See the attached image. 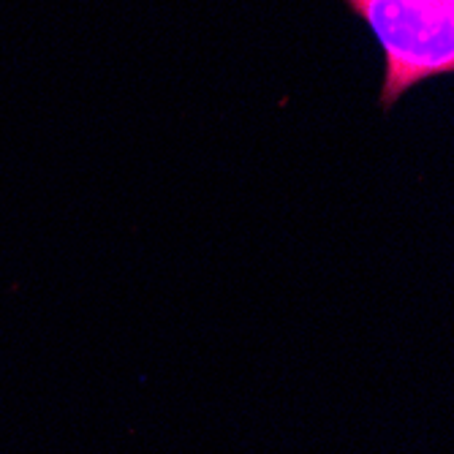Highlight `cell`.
<instances>
[{
    "label": "cell",
    "mask_w": 454,
    "mask_h": 454,
    "mask_svg": "<svg viewBox=\"0 0 454 454\" xmlns=\"http://www.w3.org/2000/svg\"><path fill=\"white\" fill-rule=\"evenodd\" d=\"M449 4H454V0H449Z\"/></svg>",
    "instance_id": "2"
},
{
    "label": "cell",
    "mask_w": 454,
    "mask_h": 454,
    "mask_svg": "<svg viewBox=\"0 0 454 454\" xmlns=\"http://www.w3.org/2000/svg\"><path fill=\"white\" fill-rule=\"evenodd\" d=\"M384 50L381 106L427 79L454 74V4L449 0H346Z\"/></svg>",
    "instance_id": "1"
}]
</instances>
